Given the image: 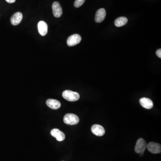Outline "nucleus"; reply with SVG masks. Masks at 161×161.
Here are the masks:
<instances>
[{
	"mask_svg": "<svg viewBox=\"0 0 161 161\" xmlns=\"http://www.w3.org/2000/svg\"><path fill=\"white\" fill-rule=\"evenodd\" d=\"M63 120L65 124L70 125H77L79 122V117L76 115L72 113L66 114Z\"/></svg>",
	"mask_w": 161,
	"mask_h": 161,
	"instance_id": "obj_2",
	"label": "nucleus"
},
{
	"mask_svg": "<svg viewBox=\"0 0 161 161\" xmlns=\"http://www.w3.org/2000/svg\"><path fill=\"white\" fill-rule=\"evenodd\" d=\"M38 32L42 36H46L48 33V26L47 23L44 21H41L38 24Z\"/></svg>",
	"mask_w": 161,
	"mask_h": 161,
	"instance_id": "obj_10",
	"label": "nucleus"
},
{
	"mask_svg": "<svg viewBox=\"0 0 161 161\" xmlns=\"http://www.w3.org/2000/svg\"><path fill=\"white\" fill-rule=\"evenodd\" d=\"M85 0H76L74 3L75 7L79 8L84 3Z\"/></svg>",
	"mask_w": 161,
	"mask_h": 161,
	"instance_id": "obj_15",
	"label": "nucleus"
},
{
	"mask_svg": "<svg viewBox=\"0 0 161 161\" xmlns=\"http://www.w3.org/2000/svg\"><path fill=\"white\" fill-rule=\"evenodd\" d=\"M157 55L158 56L159 58H161V49H159L157 50V51H156Z\"/></svg>",
	"mask_w": 161,
	"mask_h": 161,
	"instance_id": "obj_16",
	"label": "nucleus"
},
{
	"mask_svg": "<svg viewBox=\"0 0 161 161\" xmlns=\"http://www.w3.org/2000/svg\"><path fill=\"white\" fill-rule=\"evenodd\" d=\"M23 14L21 12L14 14L11 18V23L14 26H17L20 24L23 19Z\"/></svg>",
	"mask_w": 161,
	"mask_h": 161,
	"instance_id": "obj_12",
	"label": "nucleus"
},
{
	"mask_svg": "<svg viewBox=\"0 0 161 161\" xmlns=\"http://www.w3.org/2000/svg\"><path fill=\"white\" fill-rule=\"evenodd\" d=\"M148 150L154 154H159L161 152V145L154 142H150L147 145Z\"/></svg>",
	"mask_w": 161,
	"mask_h": 161,
	"instance_id": "obj_5",
	"label": "nucleus"
},
{
	"mask_svg": "<svg viewBox=\"0 0 161 161\" xmlns=\"http://www.w3.org/2000/svg\"><path fill=\"white\" fill-rule=\"evenodd\" d=\"M46 104L50 108L54 110L58 109L61 106V103L56 99H48L46 101Z\"/></svg>",
	"mask_w": 161,
	"mask_h": 161,
	"instance_id": "obj_13",
	"label": "nucleus"
},
{
	"mask_svg": "<svg viewBox=\"0 0 161 161\" xmlns=\"http://www.w3.org/2000/svg\"><path fill=\"white\" fill-rule=\"evenodd\" d=\"M63 97L68 101H76L80 98V95L77 92L70 90H66L62 93Z\"/></svg>",
	"mask_w": 161,
	"mask_h": 161,
	"instance_id": "obj_1",
	"label": "nucleus"
},
{
	"mask_svg": "<svg viewBox=\"0 0 161 161\" xmlns=\"http://www.w3.org/2000/svg\"><path fill=\"white\" fill-rule=\"evenodd\" d=\"M51 134L53 137L56 138V140L59 142H62L66 138V135L64 133L57 128L53 129L51 131Z\"/></svg>",
	"mask_w": 161,
	"mask_h": 161,
	"instance_id": "obj_8",
	"label": "nucleus"
},
{
	"mask_svg": "<svg viewBox=\"0 0 161 161\" xmlns=\"http://www.w3.org/2000/svg\"><path fill=\"white\" fill-rule=\"evenodd\" d=\"M82 38L78 34H74L69 36L67 39L68 45L70 47L75 46L81 41Z\"/></svg>",
	"mask_w": 161,
	"mask_h": 161,
	"instance_id": "obj_4",
	"label": "nucleus"
},
{
	"mask_svg": "<svg viewBox=\"0 0 161 161\" xmlns=\"http://www.w3.org/2000/svg\"><path fill=\"white\" fill-rule=\"evenodd\" d=\"M6 1L9 3H13L16 1V0H6Z\"/></svg>",
	"mask_w": 161,
	"mask_h": 161,
	"instance_id": "obj_17",
	"label": "nucleus"
},
{
	"mask_svg": "<svg viewBox=\"0 0 161 161\" xmlns=\"http://www.w3.org/2000/svg\"><path fill=\"white\" fill-rule=\"evenodd\" d=\"M128 20L125 17H121L117 18L115 21V24L117 27L125 26L128 23Z\"/></svg>",
	"mask_w": 161,
	"mask_h": 161,
	"instance_id": "obj_14",
	"label": "nucleus"
},
{
	"mask_svg": "<svg viewBox=\"0 0 161 161\" xmlns=\"http://www.w3.org/2000/svg\"><path fill=\"white\" fill-rule=\"evenodd\" d=\"M140 103L145 108L150 109L153 107V102L152 100L147 98H142L140 99Z\"/></svg>",
	"mask_w": 161,
	"mask_h": 161,
	"instance_id": "obj_11",
	"label": "nucleus"
},
{
	"mask_svg": "<svg viewBox=\"0 0 161 161\" xmlns=\"http://www.w3.org/2000/svg\"><path fill=\"white\" fill-rule=\"evenodd\" d=\"M91 131L95 135L101 137L105 133V129L102 126L99 125H94L91 127Z\"/></svg>",
	"mask_w": 161,
	"mask_h": 161,
	"instance_id": "obj_7",
	"label": "nucleus"
},
{
	"mask_svg": "<svg viewBox=\"0 0 161 161\" xmlns=\"http://www.w3.org/2000/svg\"><path fill=\"white\" fill-rule=\"evenodd\" d=\"M53 14L56 18H60L62 14V9L60 3L58 2H53L52 5Z\"/></svg>",
	"mask_w": 161,
	"mask_h": 161,
	"instance_id": "obj_6",
	"label": "nucleus"
},
{
	"mask_svg": "<svg viewBox=\"0 0 161 161\" xmlns=\"http://www.w3.org/2000/svg\"><path fill=\"white\" fill-rule=\"evenodd\" d=\"M140 156L142 157L144 155V153H140Z\"/></svg>",
	"mask_w": 161,
	"mask_h": 161,
	"instance_id": "obj_18",
	"label": "nucleus"
},
{
	"mask_svg": "<svg viewBox=\"0 0 161 161\" xmlns=\"http://www.w3.org/2000/svg\"><path fill=\"white\" fill-rule=\"evenodd\" d=\"M147 144L145 140L143 138H140L138 140L135 147V151L136 153L140 154L144 153L147 148Z\"/></svg>",
	"mask_w": 161,
	"mask_h": 161,
	"instance_id": "obj_3",
	"label": "nucleus"
},
{
	"mask_svg": "<svg viewBox=\"0 0 161 161\" xmlns=\"http://www.w3.org/2000/svg\"><path fill=\"white\" fill-rule=\"evenodd\" d=\"M106 16V12L103 8H101L98 10L95 16V20L98 23L102 22Z\"/></svg>",
	"mask_w": 161,
	"mask_h": 161,
	"instance_id": "obj_9",
	"label": "nucleus"
}]
</instances>
